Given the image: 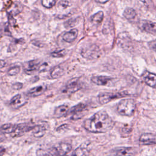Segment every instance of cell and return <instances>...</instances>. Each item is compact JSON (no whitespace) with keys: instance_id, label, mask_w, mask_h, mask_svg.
Masks as SVG:
<instances>
[{"instance_id":"obj_15","label":"cell","mask_w":156,"mask_h":156,"mask_svg":"<svg viewBox=\"0 0 156 156\" xmlns=\"http://www.w3.org/2000/svg\"><path fill=\"white\" fill-rule=\"evenodd\" d=\"M139 141L141 145L156 144V135L149 133H143L140 136Z\"/></svg>"},{"instance_id":"obj_11","label":"cell","mask_w":156,"mask_h":156,"mask_svg":"<svg viewBox=\"0 0 156 156\" xmlns=\"http://www.w3.org/2000/svg\"><path fill=\"white\" fill-rule=\"evenodd\" d=\"M138 25L143 30L149 34H156V23L147 20H143L140 21Z\"/></svg>"},{"instance_id":"obj_34","label":"cell","mask_w":156,"mask_h":156,"mask_svg":"<svg viewBox=\"0 0 156 156\" xmlns=\"http://www.w3.org/2000/svg\"><path fill=\"white\" fill-rule=\"evenodd\" d=\"M6 137L5 136V134L2 132H0V142H3L5 141Z\"/></svg>"},{"instance_id":"obj_35","label":"cell","mask_w":156,"mask_h":156,"mask_svg":"<svg viewBox=\"0 0 156 156\" xmlns=\"http://www.w3.org/2000/svg\"><path fill=\"white\" fill-rule=\"evenodd\" d=\"M5 152V147H4L2 146H0V156L3 155Z\"/></svg>"},{"instance_id":"obj_10","label":"cell","mask_w":156,"mask_h":156,"mask_svg":"<svg viewBox=\"0 0 156 156\" xmlns=\"http://www.w3.org/2000/svg\"><path fill=\"white\" fill-rule=\"evenodd\" d=\"M33 127H34V126H30L25 123L17 124H16L15 130L10 135L12 137L20 136L26 132L32 131Z\"/></svg>"},{"instance_id":"obj_29","label":"cell","mask_w":156,"mask_h":156,"mask_svg":"<svg viewBox=\"0 0 156 156\" xmlns=\"http://www.w3.org/2000/svg\"><path fill=\"white\" fill-rule=\"evenodd\" d=\"M76 19L71 18L65 23V26L66 28H71L74 26L76 25Z\"/></svg>"},{"instance_id":"obj_3","label":"cell","mask_w":156,"mask_h":156,"mask_svg":"<svg viewBox=\"0 0 156 156\" xmlns=\"http://www.w3.org/2000/svg\"><path fill=\"white\" fill-rule=\"evenodd\" d=\"M129 96L127 92L122 91V92H103L101 93L98 96V99L99 104L101 105L106 104L110 101L119 99L123 97Z\"/></svg>"},{"instance_id":"obj_5","label":"cell","mask_w":156,"mask_h":156,"mask_svg":"<svg viewBox=\"0 0 156 156\" xmlns=\"http://www.w3.org/2000/svg\"><path fill=\"white\" fill-rule=\"evenodd\" d=\"M81 55L87 59H94L99 57L100 52L99 48L96 45H91L82 49Z\"/></svg>"},{"instance_id":"obj_22","label":"cell","mask_w":156,"mask_h":156,"mask_svg":"<svg viewBox=\"0 0 156 156\" xmlns=\"http://www.w3.org/2000/svg\"><path fill=\"white\" fill-rule=\"evenodd\" d=\"M16 124L12 123H6L2 124L0 127V132H2L4 134H12L15 129Z\"/></svg>"},{"instance_id":"obj_36","label":"cell","mask_w":156,"mask_h":156,"mask_svg":"<svg viewBox=\"0 0 156 156\" xmlns=\"http://www.w3.org/2000/svg\"><path fill=\"white\" fill-rule=\"evenodd\" d=\"M95 2L99 3V4H105L106 2H107L109 0H94Z\"/></svg>"},{"instance_id":"obj_16","label":"cell","mask_w":156,"mask_h":156,"mask_svg":"<svg viewBox=\"0 0 156 156\" xmlns=\"http://www.w3.org/2000/svg\"><path fill=\"white\" fill-rule=\"evenodd\" d=\"M39 65H40V62L38 60H30L26 62L24 64V69L27 73L30 74L36 71L37 69H38L40 68Z\"/></svg>"},{"instance_id":"obj_25","label":"cell","mask_w":156,"mask_h":156,"mask_svg":"<svg viewBox=\"0 0 156 156\" xmlns=\"http://www.w3.org/2000/svg\"><path fill=\"white\" fill-rule=\"evenodd\" d=\"M87 154V150L85 148L82 147H77L72 153L71 156H85Z\"/></svg>"},{"instance_id":"obj_18","label":"cell","mask_w":156,"mask_h":156,"mask_svg":"<svg viewBox=\"0 0 156 156\" xmlns=\"http://www.w3.org/2000/svg\"><path fill=\"white\" fill-rule=\"evenodd\" d=\"M23 9V5L20 2H16L13 3L7 10V14L9 16H15L22 12Z\"/></svg>"},{"instance_id":"obj_23","label":"cell","mask_w":156,"mask_h":156,"mask_svg":"<svg viewBox=\"0 0 156 156\" xmlns=\"http://www.w3.org/2000/svg\"><path fill=\"white\" fill-rule=\"evenodd\" d=\"M104 18V13L102 11H99L97 13H94L90 17L91 21L94 24H98L101 23Z\"/></svg>"},{"instance_id":"obj_19","label":"cell","mask_w":156,"mask_h":156,"mask_svg":"<svg viewBox=\"0 0 156 156\" xmlns=\"http://www.w3.org/2000/svg\"><path fill=\"white\" fill-rule=\"evenodd\" d=\"M78 35V30L76 29H73L68 32L65 33L63 36V40L67 43H72L73 42Z\"/></svg>"},{"instance_id":"obj_27","label":"cell","mask_w":156,"mask_h":156,"mask_svg":"<svg viewBox=\"0 0 156 156\" xmlns=\"http://www.w3.org/2000/svg\"><path fill=\"white\" fill-rule=\"evenodd\" d=\"M57 0H41L42 5L47 9L52 7L56 3Z\"/></svg>"},{"instance_id":"obj_4","label":"cell","mask_w":156,"mask_h":156,"mask_svg":"<svg viewBox=\"0 0 156 156\" xmlns=\"http://www.w3.org/2000/svg\"><path fill=\"white\" fill-rule=\"evenodd\" d=\"M82 88V84L79 78H73L70 79L62 88L63 93L70 94H73Z\"/></svg>"},{"instance_id":"obj_30","label":"cell","mask_w":156,"mask_h":156,"mask_svg":"<svg viewBox=\"0 0 156 156\" xmlns=\"http://www.w3.org/2000/svg\"><path fill=\"white\" fill-rule=\"evenodd\" d=\"M12 87L15 90H20L22 89V88L23 87V84L21 82H15L14 83L12 84Z\"/></svg>"},{"instance_id":"obj_33","label":"cell","mask_w":156,"mask_h":156,"mask_svg":"<svg viewBox=\"0 0 156 156\" xmlns=\"http://www.w3.org/2000/svg\"><path fill=\"white\" fill-rule=\"evenodd\" d=\"M60 4H61V5H62V7H65H65H67L68 6V4H69L68 0H62V1L60 2Z\"/></svg>"},{"instance_id":"obj_38","label":"cell","mask_w":156,"mask_h":156,"mask_svg":"<svg viewBox=\"0 0 156 156\" xmlns=\"http://www.w3.org/2000/svg\"><path fill=\"white\" fill-rule=\"evenodd\" d=\"M141 2H142L144 4H146L147 2V0H140Z\"/></svg>"},{"instance_id":"obj_17","label":"cell","mask_w":156,"mask_h":156,"mask_svg":"<svg viewBox=\"0 0 156 156\" xmlns=\"http://www.w3.org/2000/svg\"><path fill=\"white\" fill-rule=\"evenodd\" d=\"M69 110V107L67 105H60L55 107L54 111V115L55 118H57L66 116V115H67L68 113Z\"/></svg>"},{"instance_id":"obj_13","label":"cell","mask_w":156,"mask_h":156,"mask_svg":"<svg viewBox=\"0 0 156 156\" xmlns=\"http://www.w3.org/2000/svg\"><path fill=\"white\" fill-rule=\"evenodd\" d=\"M113 78L105 76H93L91 77V81L98 85L107 86L113 80Z\"/></svg>"},{"instance_id":"obj_21","label":"cell","mask_w":156,"mask_h":156,"mask_svg":"<svg viewBox=\"0 0 156 156\" xmlns=\"http://www.w3.org/2000/svg\"><path fill=\"white\" fill-rule=\"evenodd\" d=\"M32 132L35 138H41L46 134V128L43 125H35L32 130Z\"/></svg>"},{"instance_id":"obj_12","label":"cell","mask_w":156,"mask_h":156,"mask_svg":"<svg viewBox=\"0 0 156 156\" xmlns=\"http://www.w3.org/2000/svg\"><path fill=\"white\" fill-rule=\"evenodd\" d=\"M143 81L148 86L156 88V74L147 70L144 71L141 74Z\"/></svg>"},{"instance_id":"obj_31","label":"cell","mask_w":156,"mask_h":156,"mask_svg":"<svg viewBox=\"0 0 156 156\" xmlns=\"http://www.w3.org/2000/svg\"><path fill=\"white\" fill-rule=\"evenodd\" d=\"M148 45L151 49L156 52V40L149 41L148 43Z\"/></svg>"},{"instance_id":"obj_9","label":"cell","mask_w":156,"mask_h":156,"mask_svg":"<svg viewBox=\"0 0 156 156\" xmlns=\"http://www.w3.org/2000/svg\"><path fill=\"white\" fill-rule=\"evenodd\" d=\"M26 96L21 94H17L11 98L9 101V104L13 108L18 109L24 105L27 102V99Z\"/></svg>"},{"instance_id":"obj_20","label":"cell","mask_w":156,"mask_h":156,"mask_svg":"<svg viewBox=\"0 0 156 156\" xmlns=\"http://www.w3.org/2000/svg\"><path fill=\"white\" fill-rule=\"evenodd\" d=\"M64 73V69L60 65H57L51 69L49 73V76L51 79H57L61 77Z\"/></svg>"},{"instance_id":"obj_37","label":"cell","mask_w":156,"mask_h":156,"mask_svg":"<svg viewBox=\"0 0 156 156\" xmlns=\"http://www.w3.org/2000/svg\"><path fill=\"white\" fill-rule=\"evenodd\" d=\"M5 65V62L4 60L0 59V68L4 67Z\"/></svg>"},{"instance_id":"obj_7","label":"cell","mask_w":156,"mask_h":156,"mask_svg":"<svg viewBox=\"0 0 156 156\" xmlns=\"http://www.w3.org/2000/svg\"><path fill=\"white\" fill-rule=\"evenodd\" d=\"M53 147L57 156H65L72 150L71 144L66 142H61Z\"/></svg>"},{"instance_id":"obj_26","label":"cell","mask_w":156,"mask_h":156,"mask_svg":"<svg viewBox=\"0 0 156 156\" xmlns=\"http://www.w3.org/2000/svg\"><path fill=\"white\" fill-rule=\"evenodd\" d=\"M66 51L65 49H63L51 52V55L52 57L61 58V57H63L66 55Z\"/></svg>"},{"instance_id":"obj_8","label":"cell","mask_w":156,"mask_h":156,"mask_svg":"<svg viewBox=\"0 0 156 156\" xmlns=\"http://www.w3.org/2000/svg\"><path fill=\"white\" fill-rule=\"evenodd\" d=\"M113 153L115 156H134L137 153V148L132 147L115 148Z\"/></svg>"},{"instance_id":"obj_14","label":"cell","mask_w":156,"mask_h":156,"mask_svg":"<svg viewBox=\"0 0 156 156\" xmlns=\"http://www.w3.org/2000/svg\"><path fill=\"white\" fill-rule=\"evenodd\" d=\"M47 89V87L44 85H40L37 87H34L29 89L26 93L27 97L35 98L43 94Z\"/></svg>"},{"instance_id":"obj_39","label":"cell","mask_w":156,"mask_h":156,"mask_svg":"<svg viewBox=\"0 0 156 156\" xmlns=\"http://www.w3.org/2000/svg\"><path fill=\"white\" fill-rule=\"evenodd\" d=\"M83 1H87V0H82Z\"/></svg>"},{"instance_id":"obj_6","label":"cell","mask_w":156,"mask_h":156,"mask_svg":"<svg viewBox=\"0 0 156 156\" xmlns=\"http://www.w3.org/2000/svg\"><path fill=\"white\" fill-rule=\"evenodd\" d=\"M86 105L83 103H79L74 106H73L68 112V115H71V119L72 120H77L83 116L82 112L85 109Z\"/></svg>"},{"instance_id":"obj_1","label":"cell","mask_w":156,"mask_h":156,"mask_svg":"<svg viewBox=\"0 0 156 156\" xmlns=\"http://www.w3.org/2000/svg\"><path fill=\"white\" fill-rule=\"evenodd\" d=\"M83 127L91 133H105L112 130L115 126V121L104 110L94 113L83 122Z\"/></svg>"},{"instance_id":"obj_28","label":"cell","mask_w":156,"mask_h":156,"mask_svg":"<svg viewBox=\"0 0 156 156\" xmlns=\"http://www.w3.org/2000/svg\"><path fill=\"white\" fill-rule=\"evenodd\" d=\"M21 70V68L19 66H13L12 68H10L8 71H7V74L9 76H16L17 75Z\"/></svg>"},{"instance_id":"obj_24","label":"cell","mask_w":156,"mask_h":156,"mask_svg":"<svg viewBox=\"0 0 156 156\" xmlns=\"http://www.w3.org/2000/svg\"><path fill=\"white\" fill-rule=\"evenodd\" d=\"M136 15V11L133 9L130 8V7L126 8L123 12V16L127 20H129L135 18Z\"/></svg>"},{"instance_id":"obj_32","label":"cell","mask_w":156,"mask_h":156,"mask_svg":"<svg viewBox=\"0 0 156 156\" xmlns=\"http://www.w3.org/2000/svg\"><path fill=\"white\" fill-rule=\"evenodd\" d=\"M68 127V124H63L62 126H59L57 129V131L59 132V131H62L63 130H65L67 129V127Z\"/></svg>"},{"instance_id":"obj_2","label":"cell","mask_w":156,"mask_h":156,"mask_svg":"<svg viewBox=\"0 0 156 156\" xmlns=\"http://www.w3.org/2000/svg\"><path fill=\"white\" fill-rule=\"evenodd\" d=\"M135 102L132 99H122L119 102L117 105L118 113L123 116H132L135 113Z\"/></svg>"}]
</instances>
